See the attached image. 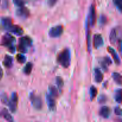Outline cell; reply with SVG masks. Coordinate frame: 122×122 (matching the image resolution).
Segmentation results:
<instances>
[{
    "label": "cell",
    "instance_id": "30",
    "mask_svg": "<svg viewBox=\"0 0 122 122\" xmlns=\"http://www.w3.org/2000/svg\"><path fill=\"white\" fill-rule=\"evenodd\" d=\"M13 3L15 5L18 6V7H19V8H20V7H24V5L25 4V1H21V0H14L13 1Z\"/></svg>",
    "mask_w": 122,
    "mask_h": 122
},
{
    "label": "cell",
    "instance_id": "17",
    "mask_svg": "<svg viewBox=\"0 0 122 122\" xmlns=\"http://www.w3.org/2000/svg\"><path fill=\"white\" fill-rule=\"evenodd\" d=\"M2 63H3L4 66L6 68L10 69V68L13 65V57L11 56H9V55H5L4 57V58Z\"/></svg>",
    "mask_w": 122,
    "mask_h": 122
},
{
    "label": "cell",
    "instance_id": "4",
    "mask_svg": "<svg viewBox=\"0 0 122 122\" xmlns=\"http://www.w3.org/2000/svg\"><path fill=\"white\" fill-rule=\"evenodd\" d=\"M18 100H19V97H18L17 93L13 92L11 95L10 99H9V102L8 104L10 110L12 113H15L16 112L17 108Z\"/></svg>",
    "mask_w": 122,
    "mask_h": 122
},
{
    "label": "cell",
    "instance_id": "25",
    "mask_svg": "<svg viewBox=\"0 0 122 122\" xmlns=\"http://www.w3.org/2000/svg\"><path fill=\"white\" fill-rule=\"evenodd\" d=\"M0 100H1V102L4 104L8 106V102H9V99H8V96L5 92L1 93L0 95Z\"/></svg>",
    "mask_w": 122,
    "mask_h": 122
},
{
    "label": "cell",
    "instance_id": "35",
    "mask_svg": "<svg viewBox=\"0 0 122 122\" xmlns=\"http://www.w3.org/2000/svg\"><path fill=\"white\" fill-rule=\"evenodd\" d=\"M56 2H57V1H56V0H49V1H47L48 4V5L50 6V7H52V6H54L56 4Z\"/></svg>",
    "mask_w": 122,
    "mask_h": 122
},
{
    "label": "cell",
    "instance_id": "18",
    "mask_svg": "<svg viewBox=\"0 0 122 122\" xmlns=\"http://www.w3.org/2000/svg\"><path fill=\"white\" fill-rule=\"evenodd\" d=\"M118 32L117 31V29L116 28L112 29L111 30L110 33V41L111 44H114L117 41V36H118Z\"/></svg>",
    "mask_w": 122,
    "mask_h": 122
},
{
    "label": "cell",
    "instance_id": "32",
    "mask_svg": "<svg viewBox=\"0 0 122 122\" xmlns=\"http://www.w3.org/2000/svg\"><path fill=\"white\" fill-rule=\"evenodd\" d=\"M102 60H103L104 61V63L107 64V66L112 64V59H111L109 57H108V56H106L105 57H104V58H102Z\"/></svg>",
    "mask_w": 122,
    "mask_h": 122
},
{
    "label": "cell",
    "instance_id": "20",
    "mask_svg": "<svg viewBox=\"0 0 122 122\" xmlns=\"http://www.w3.org/2000/svg\"><path fill=\"white\" fill-rule=\"evenodd\" d=\"M49 93L51 96L52 97H57L58 96V91H57V89L53 85H50L48 88Z\"/></svg>",
    "mask_w": 122,
    "mask_h": 122
},
{
    "label": "cell",
    "instance_id": "16",
    "mask_svg": "<svg viewBox=\"0 0 122 122\" xmlns=\"http://www.w3.org/2000/svg\"><path fill=\"white\" fill-rule=\"evenodd\" d=\"M94 79L97 83H101L104 78V75L100 69L95 68L94 71Z\"/></svg>",
    "mask_w": 122,
    "mask_h": 122
},
{
    "label": "cell",
    "instance_id": "29",
    "mask_svg": "<svg viewBox=\"0 0 122 122\" xmlns=\"http://www.w3.org/2000/svg\"><path fill=\"white\" fill-rule=\"evenodd\" d=\"M107 97H106V95H104V94H101V95H100V97H99L98 101V102L100 104H102L106 103V102H107Z\"/></svg>",
    "mask_w": 122,
    "mask_h": 122
},
{
    "label": "cell",
    "instance_id": "9",
    "mask_svg": "<svg viewBox=\"0 0 122 122\" xmlns=\"http://www.w3.org/2000/svg\"><path fill=\"white\" fill-rule=\"evenodd\" d=\"M94 46L95 48H99L104 44V40L102 35L100 33H96L94 36Z\"/></svg>",
    "mask_w": 122,
    "mask_h": 122
},
{
    "label": "cell",
    "instance_id": "38",
    "mask_svg": "<svg viewBox=\"0 0 122 122\" xmlns=\"http://www.w3.org/2000/svg\"><path fill=\"white\" fill-rule=\"evenodd\" d=\"M0 2H1V1H0Z\"/></svg>",
    "mask_w": 122,
    "mask_h": 122
},
{
    "label": "cell",
    "instance_id": "15",
    "mask_svg": "<svg viewBox=\"0 0 122 122\" xmlns=\"http://www.w3.org/2000/svg\"><path fill=\"white\" fill-rule=\"evenodd\" d=\"M107 50H108V52H109L111 54V55L112 56L116 64H117V65H119V64H120L121 61H120V58H119V55L117 53L116 50H114L113 48H112V46H108V47H107Z\"/></svg>",
    "mask_w": 122,
    "mask_h": 122
},
{
    "label": "cell",
    "instance_id": "13",
    "mask_svg": "<svg viewBox=\"0 0 122 122\" xmlns=\"http://www.w3.org/2000/svg\"><path fill=\"white\" fill-rule=\"evenodd\" d=\"M0 117L4 118L5 120L8 122H14V119L11 115L10 113L6 108H3L0 112Z\"/></svg>",
    "mask_w": 122,
    "mask_h": 122
},
{
    "label": "cell",
    "instance_id": "23",
    "mask_svg": "<svg viewBox=\"0 0 122 122\" xmlns=\"http://www.w3.org/2000/svg\"><path fill=\"white\" fill-rule=\"evenodd\" d=\"M32 69H33V64L32 63H30V62H28L25 65V66L24 67L23 72L27 75H30L31 71H32Z\"/></svg>",
    "mask_w": 122,
    "mask_h": 122
},
{
    "label": "cell",
    "instance_id": "10",
    "mask_svg": "<svg viewBox=\"0 0 122 122\" xmlns=\"http://www.w3.org/2000/svg\"><path fill=\"white\" fill-rule=\"evenodd\" d=\"M1 22L2 26L4 28L7 30H8L13 25L12 19L10 17H4L1 19Z\"/></svg>",
    "mask_w": 122,
    "mask_h": 122
},
{
    "label": "cell",
    "instance_id": "12",
    "mask_svg": "<svg viewBox=\"0 0 122 122\" xmlns=\"http://www.w3.org/2000/svg\"><path fill=\"white\" fill-rule=\"evenodd\" d=\"M8 32L13 33L14 35H16L17 36L22 35L24 33V30L21 27H20L19 25H13L8 30Z\"/></svg>",
    "mask_w": 122,
    "mask_h": 122
},
{
    "label": "cell",
    "instance_id": "22",
    "mask_svg": "<svg viewBox=\"0 0 122 122\" xmlns=\"http://www.w3.org/2000/svg\"><path fill=\"white\" fill-rule=\"evenodd\" d=\"M112 77H113V80L115 81L116 83L118 85H122V76L119 73L117 72H114L112 74Z\"/></svg>",
    "mask_w": 122,
    "mask_h": 122
},
{
    "label": "cell",
    "instance_id": "37",
    "mask_svg": "<svg viewBox=\"0 0 122 122\" xmlns=\"http://www.w3.org/2000/svg\"><path fill=\"white\" fill-rule=\"evenodd\" d=\"M3 75H4L3 70H2V67H1V65H0V81H1V79L2 78V77H3Z\"/></svg>",
    "mask_w": 122,
    "mask_h": 122
},
{
    "label": "cell",
    "instance_id": "14",
    "mask_svg": "<svg viewBox=\"0 0 122 122\" xmlns=\"http://www.w3.org/2000/svg\"><path fill=\"white\" fill-rule=\"evenodd\" d=\"M99 114L104 119H107L109 117L111 114V110L108 107L104 106L101 107L99 111Z\"/></svg>",
    "mask_w": 122,
    "mask_h": 122
},
{
    "label": "cell",
    "instance_id": "7",
    "mask_svg": "<svg viewBox=\"0 0 122 122\" xmlns=\"http://www.w3.org/2000/svg\"><path fill=\"white\" fill-rule=\"evenodd\" d=\"M95 6L94 4H92L89 7V19L87 21H89V26H94L96 21V10H95Z\"/></svg>",
    "mask_w": 122,
    "mask_h": 122
},
{
    "label": "cell",
    "instance_id": "1",
    "mask_svg": "<svg viewBox=\"0 0 122 122\" xmlns=\"http://www.w3.org/2000/svg\"><path fill=\"white\" fill-rule=\"evenodd\" d=\"M57 61L61 66L67 68L70 65L71 61V53L70 50L66 48L62 50L57 56Z\"/></svg>",
    "mask_w": 122,
    "mask_h": 122
},
{
    "label": "cell",
    "instance_id": "19",
    "mask_svg": "<svg viewBox=\"0 0 122 122\" xmlns=\"http://www.w3.org/2000/svg\"><path fill=\"white\" fill-rule=\"evenodd\" d=\"M86 37H87V47L89 52L91 50V32L89 30V25L88 22L86 23Z\"/></svg>",
    "mask_w": 122,
    "mask_h": 122
},
{
    "label": "cell",
    "instance_id": "2",
    "mask_svg": "<svg viewBox=\"0 0 122 122\" xmlns=\"http://www.w3.org/2000/svg\"><path fill=\"white\" fill-rule=\"evenodd\" d=\"M15 42V37L10 33H7L2 36L1 40V45L8 48V51L11 53H14L15 51V46L14 45Z\"/></svg>",
    "mask_w": 122,
    "mask_h": 122
},
{
    "label": "cell",
    "instance_id": "8",
    "mask_svg": "<svg viewBox=\"0 0 122 122\" xmlns=\"http://www.w3.org/2000/svg\"><path fill=\"white\" fill-rule=\"evenodd\" d=\"M15 14L17 16L23 19L27 18L30 15V11L27 8L25 7H20L15 11Z\"/></svg>",
    "mask_w": 122,
    "mask_h": 122
},
{
    "label": "cell",
    "instance_id": "24",
    "mask_svg": "<svg viewBox=\"0 0 122 122\" xmlns=\"http://www.w3.org/2000/svg\"><path fill=\"white\" fill-rule=\"evenodd\" d=\"M114 99L117 103L120 104L122 102V89H117L114 93Z\"/></svg>",
    "mask_w": 122,
    "mask_h": 122
},
{
    "label": "cell",
    "instance_id": "3",
    "mask_svg": "<svg viewBox=\"0 0 122 122\" xmlns=\"http://www.w3.org/2000/svg\"><path fill=\"white\" fill-rule=\"evenodd\" d=\"M32 39L28 36H24L21 37L19 40V45L17 49L20 52L26 53L27 51V48L32 45Z\"/></svg>",
    "mask_w": 122,
    "mask_h": 122
},
{
    "label": "cell",
    "instance_id": "31",
    "mask_svg": "<svg viewBox=\"0 0 122 122\" xmlns=\"http://www.w3.org/2000/svg\"><path fill=\"white\" fill-rule=\"evenodd\" d=\"M114 5L120 12L122 11V1H113Z\"/></svg>",
    "mask_w": 122,
    "mask_h": 122
},
{
    "label": "cell",
    "instance_id": "28",
    "mask_svg": "<svg viewBox=\"0 0 122 122\" xmlns=\"http://www.w3.org/2000/svg\"><path fill=\"white\" fill-rule=\"evenodd\" d=\"M99 22H100V25H101V26H104V25H106L107 22V16L104 14L101 15L100 19H99Z\"/></svg>",
    "mask_w": 122,
    "mask_h": 122
},
{
    "label": "cell",
    "instance_id": "36",
    "mask_svg": "<svg viewBox=\"0 0 122 122\" xmlns=\"http://www.w3.org/2000/svg\"><path fill=\"white\" fill-rule=\"evenodd\" d=\"M118 44H119V50L120 53L122 52V41L121 39H119L118 41Z\"/></svg>",
    "mask_w": 122,
    "mask_h": 122
},
{
    "label": "cell",
    "instance_id": "27",
    "mask_svg": "<svg viewBox=\"0 0 122 122\" xmlns=\"http://www.w3.org/2000/svg\"><path fill=\"white\" fill-rule=\"evenodd\" d=\"M16 60L19 63H25L26 61V58L22 54H18L16 56Z\"/></svg>",
    "mask_w": 122,
    "mask_h": 122
},
{
    "label": "cell",
    "instance_id": "33",
    "mask_svg": "<svg viewBox=\"0 0 122 122\" xmlns=\"http://www.w3.org/2000/svg\"><path fill=\"white\" fill-rule=\"evenodd\" d=\"M114 113L117 116H121L122 115V110L120 108V107H119V106L115 107L114 108Z\"/></svg>",
    "mask_w": 122,
    "mask_h": 122
},
{
    "label": "cell",
    "instance_id": "6",
    "mask_svg": "<svg viewBox=\"0 0 122 122\" xmlns=\"http://www.w3.org/2000/svg\"><path fill=\"white\" fill-rule=\"evenodd\" d=\"M64 28L62 25H56L51 27L48 31L49 36L51 38H57L60 36L63 33Z\"/></svg>",
    "mask_w": 122,
    "mask_h": 122
},
{
    "label": "cell",
    "instance_id": "21",
    "mask_svg": "<svg viewBox=\"0 0 122 122\" xmlns=\"http://www.w3.org/2000/svg\"><path fill=\"white\" fill-rule=\"evenodd\" d=\"M98 94V90L97 88L94 85H92L91 86L90 89H89V95H90V98L91 101H92L96 96Z\"/></svg>",
    "mask_w": 122,
    "mask_h": 122
},
{
    "label": "cell",
    "instance_id": "5",
    "mask_svg": "<svg viewBox=\"0 0 122 122\" xmlns=\"http://www.w3.org/2000/svg\"><path fill=\"white\" fill-rule=\"evenodd\" d=\"M29 98L32 106L35 109L41 110L42 108V101L39 96H37V95H35L34 93L32 92L30 94Z\"/></svg>",
    "mask_w": 122,
    "mask_h": 122
},
{
    "label": "cell",
    "instance_id": "34",
    "mask_svg": "<svg viewBox=\"0 0 122 122\" xmlns=\"http://www.w3.org/2000/svg\"><path fill=\"white\" fill-rule=\"evenodd\" d=\"M100 64H101L102 69H103L104 71H107V69H107V64L104 63V61L102 60V59L101 60H100Z\"/></svg>",
    "mask_w": 122,
    "mask_h": 122
},
{
    "label": "cell",
    "instance_id": "11",
    "mask_svg": "<svg viewBox=\"0 0 122 122\" xmlns=\"http://www.w3.org/2000/svg\"><path fill=\"white\" fill-rule=\"evenodd\" d=\"M45 98H46V103H47L48 107L50 110L51 111L55 110L56 107V101H55L54 98L52 97V96H51V95L48 93V94H46Z\"/></svg>",
    "mask_w": 122,
    "mask_h": 122
},
{
    "label": "cell",
    "instance_id": "26",
    "mask_svg": "<svg viewBox=\"0 0 122 122\" xmlns=\"http://www.w3.org/2000/svg\"><path fill=\"white\" fill-rule=\"evenodd\" d=\"M56 81L57 87L60 89H61L63 87V85H64V81H63V79H62V77H60V76H57L56 78Z\"/></svg>",
    "mask_w": 122,
    "mask_h": 122
}]
</instances>
